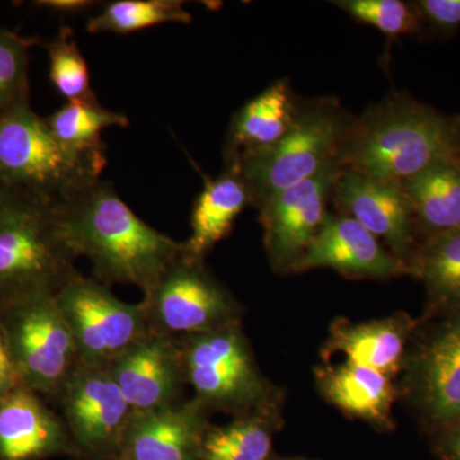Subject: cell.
Listing matches in <instances>:
<instances>
[{
	"label": "cell",
	"mask_w": 460,
	"mask_h": 460,
	"mask_svg": "<svg viewBox=\"0 0 460 460\" xmlns=\"http://www.w3.org/2000/svg\"><path fill=\"white\" fill-rule=\"evenodd\" d=\"M54 213L72 252L89 259L95 280L109 288L131 284L147 295L184 250L133 213L109 181H95Z\"/></svg>",
	"instance_id": "cell-1"
},
{
	"label": "cell",
	"mask_w": 460,
	"mask_h": 460,
	"mask_svg": "<svg viewBox=\"0 0 460 460\" xmlns=\"http://www.w3.org/2000/svg\"><path fill=\"white\" fill-rule=\"evenodd\" d=\"M460 156V114L411 98L387 99L348 127L337 160L343 171L402 183Z\"/></svg>",
	"instance_id": "cell-2"
},
{
	"label": "cell",
	"mask_w": 460,
	"mask_h": 460,
	"mask_svg": "<svg viewBox=\"0 0 460 460\" xmlns=\"http://www.w3.org/2000/svg\"><path fill=\"white\" fill-rule=\"evenodd\" d=\"M99 180L59 144L30 102L0 115V181L12 196L57 208Z\"/></svg>",
	"instance_id": "cell-3"
},
{
	"label": "cell",
	"mask_w": 460,
	"mask_h": 460,
	"mask_svg": "<svg viewBox=\"0 0 460 460\" xmlns=\"http://www.w3.org/2000/svg\"><path fill=\"white\" fill-rule=\"evenodd\" d=\"M54 208L12 196L0 213V308L57 296L77 274Z\"/></svg>",
	"instance_id": "cell-4"
},
{
	"label": "cell",
	"mask_w": 460,
	"mask_h": 460,
	"mask_svg": "<svg viewBox=\"0 0 460 460\" xmlns=\"http://www.w3.org/2000/svg\"><path fill=\"white\" fill-rule=\"evenodd\" d=\"M348 127L338 105L326 102L301 111L296 126L277 144L238 157L233 163L246 181L252 205L261 208L337 159Z\"/></svg>",
	"instance_id": "cell-5"
},
{
	"label": "cell",
	"mask_w": 460,
	"mask_h": 460,
	"mask_svg": "<svg viewBox=\"0 0 460 460\" xmlns=\"http://www.w3.org/2000/svg\"><path fill=\"white\" fill-rule=\"evenodd\" d=\"M177 341L187 384L208 410L238 416L274 394L257 367L241 323Z\"/></svg>",
	"instance_id": "cell-6"
},
{
	"label": "cell",
	"mask_w": 460,
	"mask_h": 460,
	"mask_svg": "<svg viewBox=\"0 0 460 460\" xmlns=\"http://www.w3.org/2000/svg\"><path fill=\"white\" fill-rule=\"evenodd\" d=\"M0 323L21 384L57 399L80 366V357L56 296H32L0 308Z\"/></svg>",
	"instance_id": "cell-7"
},
{
	"label": "cell",
	"mask_w": 460,
	"mask_h": 460,
	"mask_svg": "<svg viewBox=\"0 0 460 460\" xmlns=\"http://www.w3.org/2000/svg\"><path fill=\"white\" fill-rule=\"evenodd\" d=\"M204 260L190 255L184 247L153 290L144 296L151 332L180 339L241 323V305L208 271Z\"/></svg>",
	"instance_id": "cell-8"
},
{
	"label": "cell",
	"mask_w": 460,
	"mask_h": 460,
	"mask_svg": "<svg viewBox=\"0 0 460 460\" xmlns=\"http://www.w3.org/2000/svg\"><path fill=\"white\" fill-rule=\"evenodd\" d=\"M74 334L80 365L107 367L150 332L145 305L126 304L80 271L56 296Z\"/></svg>",
	"instance_id": "cell-9"
},
{
	"label": "cell",
	"mask_w": 460,
	"mask_h": 460,
	"mask_svg": "<svg viewBox=\"0 0 460 460\" xmlns=\"http://www.w3.org/2000/svg\"><path fill=\"white\" fill-rule=\"evenodd\" d=\"M57 401L75 449L96 460L117 456L133 410L107 367L78 366Z\"/></svg>",
	"instance_id": "cell-10"
},
{
	"label": "cell",
	"mask_w": 460,
	"mask_h": 460,
	"mask_svg": "<svg viewBox=\"0 0 460 460\" xmlns=\"http://www.w3.org/2000/svg\"><path fill=\"white\" fill-rule=\"evenodd\" d=\"M341 169L338 160H332L310 180L278 193L259 208L266 255L275 272L295 271L328 217L326 205Z\"/></svg>",
	"instance_id": "cell-11"
},
{
	"label": "cell",
	"mask_w": 460,
	"mask_h": 460,
	"mask_svg": "<svg viewBox=\"0 0 460 460\" xmlns=\"http://www.w3.org/2000/svg\"><path fill=\"white\" fill-rule=\"evenodd\" d=\"M332 196L344 215L375 237L383 238L393 255L410 269L419 244L413 213L402 183L341 169Z\"/></svg>",
	"instance_id": "cell-12"
},
{
	"label": "cell",
	"mask_w": 460,
	"mask_h": 460,
	"mask_svg": "<svg viewBox=\"0 0 460 460\" xmlns=\"http://www.w3.org/2000/svg\"><path fill=\"white\" fill-rule=\"evenodd\" d=\"M107 370L133 411L166 407L181 401L187 384L177 339L148 332L109 363Z\"/></svg>",
	"instance_id": "cell-13"
},
{
	"label": "cell",
	"mask_w": 460,
	"mask_h": 460,
	"mask_svg": "<svg viewBox=\"0 0 460 460\" xmlns=\"http://www.w3.org/2000/svg\"><path fill=\"white\" fill-rule=\"evenodd\" d=\"M208 407L199 398L133 411L114 459L199 460L210 428Z\"/></svg>",
	"instance_id": "cell-14"
},
{
	"label": "cell",
	"mask_w": 460,
	"mask_h": 460,
	"mask_svg": "<svg viewBox=\"0 0 460 460\" xmlns=\"http://www.w3.org/2000/svg\"><path fill=\"white\" fill-rule=\"evenodd\" d=\"M319 268L334 269L347 277L375 279L410 272L408 266L387 252L372 233L344 214H328L293 272Z\"/></svg>",
	"instance_id": "cell-15"
},
{
	"label": "cell",
	"mask_w": 460,
	"mask_h": 460,
	"mask_svg": "<svg viewBox=\"0 0 460 460\" xmlns=\"http://www.w3.org/2000/svg\"><path fill=\"white\" fill-rule=\"evenodd\" d=\"M65 420L20 385L0 398V460H36L75 452Z\"/></svg>",
	"instance_id": "cell-16"
},
{
	"label": "cell",
	"mask_w": 460,
	"mask_h": 460,
	"mask_svg": "<svg viewBox=\"0 0 460 460\" xmlns=\"http://www.w3.org/2000/svg\"><path fill=\"white\" fill-rule=\"evenodd\" d=\"M420 410L438 425L460 417V316L447 323L420 349L411 372Z\"/></svg>",
	"instance_id": "cell-17"
},
{
	"label": "cell",
	"mask_w": 460,
	"mask_h": 460,
	"mask_svg": "<svg viewBox=\"0 0 460 460\" xmlns=\"http://www.w3.org/2000/svg\"><path fill=\"white\" fill-rule=\"evenodd\" d=\"M414 326L416 323L404 314L362 323L339 320L330 330L326 353H341L347 362L393 377L401 370Z\"/></svg>",
	"instance_id": "cell-18"
},
{
	"label": "cell",
	"mask_w": 460,
	"mask_h": 460,
	"mask_svg": "<svg viewBox=\"0 0 460 460\" xmlns=\"http://www.w3.org/2000/svg\"><path fill=\"white\" fill-rule=\"evenodd\" d=\"M299 114L289 83L272 84L233 117L224 147L226 164L277 144L296 126Z\"/></svg>",
	"instance_id": "cell-19"
},
{
	"label": "cell",
	"mask_w": 460,
	"mask_h": 460,
	"mask_svg": "<svg viewBox=\"0 0 460 460\" xmlns=\"http://www.w3.org/2000/svg\"><path fill=\"white\" fill-rule=\"evenodd\" d=\"M316 378L321 394L348 416L377 428L392 426L390 413L396 398L392 377L345 361L317 368Z\"/></svg>",
	"instance_id": "cell-20"
},
{
	"label": "cell",
	"mask_w": 460,
	"mask_h": 460,
	"mask_svg": "<svg viewBox=\"0 0 460 460\" xmlns=\"http://www.w3.org/2000/svg\"><path fill=\"white\" fill-rule=\"evenodd\" d=\"M252 205L250 190L237 163L226 164L219 177L206 180L190 217V237L184 242L187 252L205 259L215 244L232 232L244 208Z\"/></svg>",
	"instance_id": "cell-21"
},
{
	"label": "cell",
	"mask_w": 460,
	"mask_h": 460,
	"mask_svg": "<svg viewBox=\"0 0 460 460\" xmlns=\"http://www.w3.org/2000/svg\"><path fill=\"white\" fill-rule=\"evenodd\" d=\"M420 244L460 228V172L454 162H438L402 181ZM419 243V242H417Z\"/></svg>",
	"instance_id": "cell-22"
},
{
	"label": "cell",
	"mask_w": 460,
	"mask_h": 460,
	"mask_svg": "<svg viewBox=\"0 0 460 460\" xmlns=\"http://www.w3.org/2000/svg\"><path fill=\"white\" fill-rule=\"evenodd\" d=\"M280 426V401L277 392L232 422L210 426L202 441L199 460H268L272 436Z\"/></svg>",
	"instance_id": "cell-23"
},
{
	"label": "cell",
	"mask_w": 460,
	"mask_h": 460,
	"mask_svg": "<svg viewBox=\"0 0 460 460\" xmlns=\"http://www.w3.org/2000/svg\"><path fill=\"white\" fill-rule=\"evenodd\" d=\"M44 118L59 144L98 175L107 165V145L102 141V132L111 127L129 126L126 114L109 111L98 100L66 102Z\"/></svg>",
	"instance_id": "cell-24"
},
{
	"label": "cell",
	"mask_w": 460,
	"mask_h": 460,
	"mask_svg": "<svg viewBox=\"0 0 460 460\" xmlns=\"http://www.w3.org/2000/svg\"><path fill=\"white\" fill-rule=\"evenodd\" d=\"M410 272L425 284L432 310H460V228L419 247Z\"/></svg>",
	"instance_id": "cell-25"
},
{
	"label": "cell",
	"mask_w": 460,
	"mask_h": 460,
	"mask_svg": "<svg viewBox=\"0 0 460 460\" xmlns=\"http://www.w3.org/2000/svg\"><path fill=\"white\" fill-rule=\"evenodd\" d=\"M192 22L181 0H117L109 3L86 23L87 32L126 35L163 23Z\"/></svg>",
	"instance_id": "cell-26"
},
{
	"label": "cell",
	"mask_w": 460,
	"mask_h": 460,
	"mask_svg": "<svg viewBox=\"0 0 460 460\" xmlns=\"http://www.w3.org/2000/svg\"><path fill=\"white\" fill-rule=\"evenodd\" d=\"M45 49L51 84L66 102L98 100L91 86L89 66L71 27H62L56 38L45 44Z\"/></svg>",
	"instance_id": "cell-27"
},
{
	"label": "cell",
	"mask_w": 460,
	"mask_h": 460,
	"mask_svg": "<svg viewBox=\"0 0 460 460\" xmlns=\"http://www.w3.org/2000/svg\"><path fill=\"white\" fill-rule=\"evenodd\" d=\"M36 42L0 27V115L30 102V49Z\"/></svg>",
	"instance_id": "cell-28"
},
{
	"label": "cell",
	"mask_w": 460,
	"mask_h": 460,
	"mask_svg": "<svg viewBox=\"0 0 460 460\" xmlns=\"http://www.w3.org/2000/svg\"><path fill=\"white\" fill-rule=\"evenodd\" d=\"M334 4L390 38L417 35L425 22L414 3L402 0H341Z\"/></svg>",
	"instance_id": "cell-29"
},
{
	"label": "cell",
	"mask_w": 460,
	"mask_h": 460,
	"mask_svg": "<svg viewBox=\"0 0 460 460\" xmlns=\"http://www.w3.org/2000/svg\"><path fill=\"white\" fill-rule=\"evenodd\" d=\"M414 5L438 31L453 32L460 27V0H420Z\"/></svg>",
	"instance_id": "cell-30"
},
{
	"label": "cell",
	"mask_w": 460,
	"mask_h": 460,
	"mask_svg": "<svg viewBox=\"0 0 460 460\" xmlns=\"http://www.w3.org/2000/svg\"><path fill=\"white\" fill-rule=\"evenodd\" d=\"M20 385H22V384H21L20 376H18L11 349H9L4 329H3L2 323H0V398L7 395L8 393Z\"/></svg>",
	"instance_id": "cell-31"
},
{
	"label": "cell",
	"mask_w": 460,
	"mask_h": 460,
	"mask_svg": "<svg viewBox=\"0 0 460 460\" xmlns=\"http://www.w3.org/2000/svg\"><path fill=\"white\" fill-rule=\"evenodd\" d=\"M440 443L441 460H460V417L443 426Z\"/></svg>",
	"instance_id": "cell-32"
},
{
	"label": "cell",
	"mask_w": 460,
	"mask_h": 460,
	"mask_svg": "<svg viewBox=\"0 0 460 460\" xmlns=\"http://www.w3.org/2000/svg\"><path fill=\"white\" fill-rule=\"evenodd\" d=\"M33 4H36V7L62 12V13H75V12L89 9L93 3L87 2V0H40V2H35Z\"/></svg>",
	"instance_id": "cell-33"
},
{
	"label": "cell",
	"mask_w": 460,
	"mask_h": 460,
	"mask_svg": "<svg viewBox=\"0 0 460 460\" xmlns=\"http://www.w3.org/2000/svg\"><path fill=\"white\" fill-rule=\"evenodd\" d=\"M11 198V193L8 192V190L5 189L4 184H3L2 181H0V213H2L3 208H5V205L8 204Z\"/></svg>",
	"instance_id": "cell-34"
},
{
	"label": "cell",
	"mask_w": 460,
	"mask_h": 460,
	"mask_svg": "<svg viewBox=\"0 0 460 460\" xmlns=\"http://www.w3.org/2000/svg\"><path fill=\"white\" fill-rule=\"evenodd\" d=\"M454 164H456V168H458V171L460 172V156L454 160Z\"/></svg>",
	"instance_id": "cell-35"
},
{
	"label": "cell",
	"mask_w": 460,
	"mask_h": 460,
	"mask_svg": "<svg viewBox=\"0 0 460 460\" xmlns=\"http://www.w3.org/2000/svg\"><path fill=\"white\" fill-rule=\"evenodd\" d=\"M111 460H119V459H111Z\"/></svg>",
	"instance_id": "cell-36"
},
{
	"label": "cell",
	"mask_w": 460,
	"mask_h": 460,
	"mask_svg": "<svg viewBox=\"0 0 460 460\" xmlns=\"http://www.w3.org/2000/svg\"><path fill=\"white\" fill-rule=\"evenodd\" d=\"M288 460H295V459H288Z\"/></svg>",
	"instance_id": "cell-37"
}]
</instances>
